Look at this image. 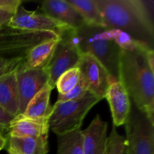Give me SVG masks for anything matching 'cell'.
Instances as JSON below:
<instances>
[{
  "mask_svg": "<svg viewBox=\"0 0 154 154\" xmlns=\"http://www.w3.org/2000/svg\"><path fill=\"white\" fill-rule=\"evenodd\" d=\"M126 154H132V149H131V147H129V145H128V144H127V143H126Z\"/></svg>",
  "mask_w": 154,
  "mask_h": 154,
  "instance_id": "obj_28",
  "label": "cell"
},
{
  "mask_svg": "<svg viewBox=\"0 0 154 154\" xmlns=\"http://www.w3.org/2000/svg\"><path fill=\"white\" fill-rule=\"evenodd\" d=\"M17 72L0 77V108L14 117L19 114L20 110Z\"/></svg>",
  "mask_w": 154,
  "mask_h": 154,
  "instance_id": "obj_15",
  "label": "cell"
},
{
  "mask_svg": "<svg viewBox=\"0 0 154 154\" xmlns=\"http://www.w3.org/2000/svg\"><path fill=\"white\" fill-rule=\"evenodd\" d=\"M81 80V73L77 67L63 73L56 83L59 95H64L74 88Z\"/></svg>",
  "mask_w": 154,
  "mask_h": 154,
  "instance_id": "obj_20",
  "label": "cell"
},
{
  "mask_svg": "<svg viewBox=\"0 0 154 154\" xmlns=\"http://www.w3.org/2000/svg\"><path fill=\"white\" fill-rule=\"evenodd\" d=\"M8 25L13 28L31 32H50L61 37L72 29L44 13L26 10L22 4L17 8Z\"/></svg>",
  "mask_w": 154,
  "mask_h": 154,
  "instance_id": "obj_6",
  "label": "cell"
},
{
  "mask_svg": "<svg viewBox=\"0 0 154 154\" xmlns=\"http://www.w3.org/2000/svg\"><path fill=\"white\" fill-rule=\"evenodd\" d=\"M8 153L48 154V137L8 136L7 140Z\"/></svg>",
  "mask_w": 154,
  "mask_h": 154,
  "instance_id": "obj_16",
  "label": "cell"
},
{
  "mask_svg": "<svg viewBox=\"0 0 154 154\" xmlns=\"http://www.w3.org/2000/svg\"><path fill=\"white\" fill-rule=\"evenodd\" d=\"M41 8L45 14L72 29L80 28L85 24L81 15L67 0H45L42 2Z\"/></svg>",
  "mask_w": 154,
  "mask_h": 154,
  "instance_id": "obj_12",
  "label": "cell"
},
{
  "mask_svg": "<svg viewBox=\"0 0 154 154\" xmlns=\"http://www.w3.org/2000/svg\"><path fill=\"white\" fill-rule=\"evenodd\" d=\"M95 95L87 91L83 97L72 101L56 102L48 118V127L57 135L81 129L87 113L100 102Z\"/></svg>",
  "mask_w": 154,
  "mask_h": 154,
  "instance_id": "obj_4",
  "label": "cell"
},
{
  "mask_svg": "<svg viewBox=\"0 0 154 154\" xmlns=\"http://www.w3.org/2000/svg\"><path fill=\"white\" fill-rule=\"evenodd\" d=\"M15 12L5 8H0V27L8 25Z\"/></svg>",
  "mask_w": 154,
  "mask_h": 154,
  "instance_id": "obj_26",
  "label": "cell"
},
{
  "mask_svg": "<svg viewBox=\"0 0 154 154\" xmlns=\"http://www.w3.org/2000/svg\"><path fill=\"white\" fill-rule=\"evenodd\" d=\"M80 58L81 53L76 47L66 38L61 37L52 58L46 67L49 74L48 84L54 88L59 78L66 72L76 67Z\"/></svg>",
  "mask_w": 154,
  "mask_h": 154,
  "instance_id": "obj_9",
  "label": "cell"
},
{
  "mask_svg": "<svg viewBox=\"0 0 154 154\" xmlns=\"http://www.w3.org/2000/svg\"><path fill=\"white\" fill-rule=\"evenodd\" d=\"M87 91H88V87H87V84L81 78V80L78 82V84L72 90H71L70 91L64 95L58 94V99H57V102H67V101L78 99L83 97L87 93Z\"/></svg>",
  "mask_w": 154,
  "mask_h": 154,
  "instance_id": "obj_22",
  "label": "cell"
},
{
  "mask_svg": "<svg viewBox=\"0 0 154 154\" xmlns=\"http://www.w3.org/2000/svg\"><path fill=\"white\" fill-rule=\"evenodd\" d=\"M14 118V116L11 115L4 109L0 108V131L5 129L8 130Z\"/></svg>",
  "mask_w": 154,
  "mask_h": 154,
  "instance_id": "obj_24",
  "label": "cell"
},
{
  "mask_svg": "<svg viewBox=\"0 0 154 154\" xmlns=\"http://www.w3.org/2000/svg\"><path fill=\"white\" fill-rule=\"evenodd\" d=\"M53 89L49 84L45 85L30 100L21 115L34 120L48 121L52 110V106L50 105V97Z\"/></svg>",
  "mask_w": 154,
  "mask_h": 154,
  "instance_id": "obj_17",
  "label": "cell"
},
{
  "mask_svg": "<svg viewBox=\"0 0 154 154\" xmlns=\"http://www.w3.org/2000/svg\"><path fill=\"white\" fill-rule=\"evenodd\" d=\"M49 74L47 68L21 69L17 72V87L19 96V114H23L29 102L48 84ZM17 115V116H18Z\"/></svg>",
  "mask_w": 154,
  "mask_h": 154,
  "instance_id": "obj_8",
  "label": "cell"
},
{
  "mask_svg": "<svg viewBox=\"0 0 154 154\" xmlns=\"http://www.w3.org/2000/svg\"><path fill=\"white\" fill-rule=\"evenodd\" d=\"M125 128L126 143L132 154H154V121L132 100Z\"/></svg>",
  "mask_w": 154,
  "mask_h": 154,
  "instance_id": "obj_5",
  "label": "cell"
},
{
  "mask_svg": "<svg viewBox=\"0 0 154 154\" xmlns=\"http://www.w3.org/2000/svg\"><path fill=\"white\" fill-rule=\"evenodd\" d=\"M24 59L7 60L0 58V77L19 70L23 63Z\"/></svg>",
  "mask_w": 154,
  "mask_h": 154,
  "instance_id": "obj_23",
  "label": "cell"
},
{
  "mask_svg": "<svg viewBox=\"0 0 154 154\" xmlns=\"http://www.w3.org/2000/svg\"><path fill=\"white\" fill-rule=\"evenodd\" d=\"M57 154H84L81 129L57 135Z\"/></svg>",
  "mask_w": 154,
  "mask_h": 154,
  "instance_id": "obj_19",
  "label": "cell"
},
{
  "mask_svg": "<svg viewBox=\"0 0 154 154\" xmlns=\"http://www.w3.org/2000/svg\"><path fill=\"white\" fill-rule=\"evenodd\" d=\"M126 149V138L118 133L117 127L113 126L111 133L108 137L107 154H124Z\"/></svg>",
  "mask_w": 154,
  "mask_h": 154,
  "instance_id": "obj_21",
  "label": "cell"
},
{
  "mask_svg": "<svg viewBox=\"0 0 154 154\" xmlns=\"http://www.w3.org/2000/svg\"><path fill=\"white\" fill-rule=\"evenodd\" d=\"M7 144V139L5 138L0 131V150H2Z\"/></svg>",
  "mask_w": 154,
  "mask_h": 154,
  "instance_id": "obj_27",
  "label": "cell"
},
{
  "mask_svg": "<svg viewBox=\"0 0 154 154\" xmlns=\"http://www.w3.org/2000/svg\"><path fill=\"white\" fill-rule=\"evenodd\" d=\"M105 99L109 104L113 126L117 127L125 125L130 111L131 99L120 81L110 84Z\"/></svg>",
  "mask_w": 154,
  "mask_h": 154,
  "instance_id": "obj_11",
  "label": "cell"
},
{
  "mask_svg": "<svg viewBox=\"0 0 154 154\" xmlns=\"http://www.w3.org/2000/svg\"><path fill=\"white\" fill-rule=\"evenodd\" d=\"M48 121L38 120L18 115L11 123L8 136L14 137H48Z\"/></svg>",
  "mask_w": 154,
  "mask_h": 154,
  "instance_id": "obj_13",
  "label": "cell"
},
{
  "mask_svg": "<svg viewBox=\"0 0 154 154\" xmlns=\"http://www.w3.org/2000/svg\"><path fill=\"white\" fill-rule=\"evenodd\" d=\"M108 123L96 114L88 127L81 130L84 154H107Z\"/></svg>",
  "mask_w": 154,
  "mask_h": 154,
  "instance_id": "obj_10",
  "label": "cell"
},
{
  "mask_svg": "<svg viewBox=\"0 0 154 154\" xmlns=\"http://www.w3.org/2000/svg\"><path fill=\"white\" fill-rule=\"evenodd\" d=\"M80 71L81 78L85 81L88 91L99 98L105 99L110 84L115 82L105 67L89 54H81V58L76 66Z\"/></svg>",
  "mask_w": 154,
  "mask_h": 154,
  "instance_id": "obj_7",
  "label": "cell"
},
{
  "mask_svg": "<svg viewBox=\"0 0 154 154\" xmlns=\"http://www.w3.org/2000/svg\"><path fill=\"white\" fill-rule=\"evenodd\" d=\"M97 4L105 27L154 50L153 1L97 0Z\"/></svg>",
  "mask_w": 154,
  "mask_h": 154,
  "instance_id": "obj_2",
  "label": "cell"
},
{
  "mask_svg": "<svg viewBox=\"0 0 154 154\" xmlns=\"http://www.w3.org/2000/svg\"><path fill=\"white\" fill-rule=\"evenodd\" d=\"M8 154H13V153H8Z\"/></svg>",
  "mask_w": 154,
  "mask_h": 154,
  "instance_id": "obj_29",
  "label": "cell"
},
{
  "mask_svg": "<svg viewBox=\"0 0 154 154\" xmlns=\"http://www.w3.org/2000/svg\"><path fill=\"white\" fill-rule=\"evenodd\" d=\"M78 12L85 24L94 26L105 27L97 0H67Z\"/></svg>",
  "mask_w": 154,
  "mask_h": 154,
  "instance_id": "obj_18",
  "label": "cell"
},
{
  "mask_svg": "<svg viewBox=\"0 0 154 154\" xmlns=\"http://www.w3.org/2000/svg\"><path fill=\"white\" fill-rule=\"evenodd\" d=\"M119 81L134 104L154 121V50L118 31Z\"/></svg>",
  "mask_w": 154,
  "mask_h": 154,
  "instance_id": "obj_1",
  "label": "cell"
},
{
  "mask_svg": "<svg viewBox=\"0 0 154 154\" xmlns=\"http://www.w3.org/2000/svg\"><path fill=\"white\" fill-rule=\"evenodd\" d=\"M61 37L46 41L33 47L29 51L24 59L21 69H35L46 68L51 61L57 45Z\"/></svg>",
  "mask_w": 154,
  "mask_h": 154,
  "instance_id": "obj_14",
  "label": "cell"
},
{
  "mask_svg": "<svg viewBox=\"0 0 154 154\" xmlns=\"http://www.w3.org/2000/svg\"><path fill=\"white\" fill-rule=\"evenodd\" d=\"M61 37L73 44L81 54L93 56L114 79L119 81L121 48L116 39L114 29L84 24L80 28L66 32Z\"/></svg>",
  "mask_w": 154,
  "mask_h": 154,
  "instance_id": "obj_3",
  "label": "cell"
},
{
  "mask_svg": "<svg viewBox=\"0 0 154 154\" xmlns=\"http://www.w3.org/2000/svg\"><path fill=\"white\" fill-rule=\"evenodd\" d=\"M21 4L20 0H0V8L9 9L15 12Z\"/></svg>",
  "mask_w": 154,
  "mask_h": 154,
  "instance_id": "obj_25",
  "label": "cell"
}]
</instances>
